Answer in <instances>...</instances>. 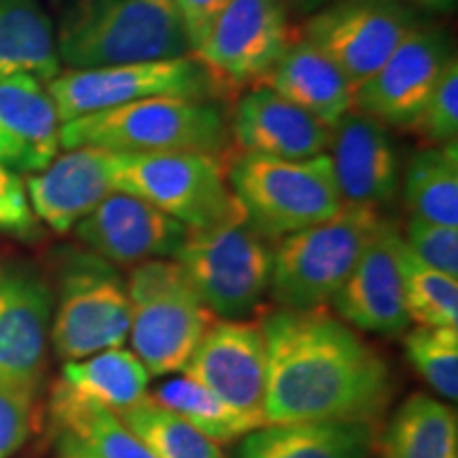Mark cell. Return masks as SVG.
Here are the masks:
<instances>
[{
  "mask_svg": "<svg viewBox=\"0 0 458 458\" xmlns=\"http://www.w3.org/2000/svg\"><path fill=\"white\" fill-rule=\"evenodd\" d=\"M331 164L342 204L391 202L399 187V157L386 125L352 108L331 128Z\"/></svg>",
  "mask_w": 458,
  "mask_h": 458,
  "instance_id": "cell-19",
  "label": "cell"
},
{
  "mask_svg": "<svg viewBox=\"0 0 458 458\" xmlns=\"http://www.w3.org/2000/svg\"><path fill=\"white\" fill-rule=\"evenodd\" d=\"M62 123L148 98L213 100L219 89L193 55L60 72L47 83Z\"/></svg>",
  "mask_w": 458,
  "mask_h": 458,
  "instance_id": "cell-9",
  "label": "cell"
},
{
  "mask_svg": "<svg viewBox=\"0 0 458 458\" xmlns=\"http://www.w3.org/2000/svg\"><path fill=\"white\" fill-rule=\"evenodd\" d=\"M51 293L26 267L0 272V386L37 397L47 363Z\"/></svg>",
  "mask_w": 458,
  "mask_h": 458,
  "instance_id": "cell-16",
  "label": "cell"
},
{
  "mask_svg": "<svg viewBox=\"0 0 458 458\" xmlns=\"http://www.w3.org/2000/svg\"><path fill=\"white\" fill-rule=\"evenodd\" d=\"M229 128L242 153L278 159L323 156L331 140V128L266 85L240 96Z\"/></svg>",
  "mask_w": 458,
  "mask_h": 458,
  "instance_id": "cell-20",
  "label": "cell"
},
{
  "mask_svg": "<svg viewBox=\"0 0 458 458\" xmlns=\"http://www.w3.org/2000/svg\"><path fill=\"white\" fill-rule=\"evenodd\" d=\"M376 437L369 422H283L244 435L236 458H368Z\"/></svg>",
  "mask_w": 458,
  "mask_h": 458,
  "instance_id": "cell-23",
  "label": "cell"
},
{
  "mask_svg": "<svg viewBox=\"0 0 458 458\" xmlns=\"http://www.w3.org/2000/svg\"><path fill=\"white\" fill-rule=\"evenodd\" d=\"M130 342L148 376L179 374L196 352L216 314L176 261L134 266L128 278Z\"/></svg>",
  "mask_w": 458,
  "mask_h": 458,
  "instance_id": "cell-5",
  "label": "cell"
},
{
  "mask_svg": "<svg viewBox=\"0 0 458 458\" xmlns=\"http://www.w3.org/2000/svg\"><path fill=\"white\" fill-rule=\"evenodd\" d=\"M151 399L164 405L165 410L174 411L182 420H187L193 428L213 439L215 444H227L233 439L257 431L261 425L253 418L244 416L242 411L233 410L208 388L189 377H174L164 382L151 393Z\"/></svg>",
  "mask_w": 458,
  "mask_h": 458,
  "instance_id": "cell-29",
  "label": "cell"
},
{
  "mask_svg": "<svg viewBox=\"0 0 458 458\" xmlns=\"http://www.w3.org/2000/svg\"><path fill=\"white\" fill-rule=\"evenodd\" d=\"M403 242L418 261L458 278V227L437 225L411 216Z\"/></svg>",
  "mask_w": 458,
  "mask_h": 458,
  "instance_id": "cell-34",
  "label": "cell"
},
{
  "mask_svg": "<svg viewBox=\"0 0 458 458\" xmlns=\"http://www.w3.org/2000/svg\"><path fill=\"white\" fill-rule=\"evenodd\" d=\"M37 425L34 394L0 386V458L13 456Z\"/></svg>",
  "mask_w": 458,
  "mask_h": 458,
  "instance_id": "cell-35",
  "label": "cell"
},
{
  "mask_svg": "<svg viewBox=\"0 0 458 458\" xmlns=\"http://www.w3.org/2000/svg\"><path fill=\"white\" fill-rule=\"evenodd\" d=\"M57 458H98L68 433H57Z\"/></svg>",
  "mask_w": 458,
  "mask_h": 458,
  "instance_id": "cell-38",
  "label": "cell"
},
{
  "mask_svg": "<svg viewBox=\"0 0 458 458\" xmlns=\"http://www.w3.org/2000/svg\"><path fill=\"white\" fill-rule=\"evenodd\" d=\"M246 219L270 242L335 216L342 198L329 156L278 159L242 153L227 170Z\"/></svg>",
  "mask_w": 458,
  "mask_h": 458,
  "instance_id": "cell-4",
  "label": "cell"
},
{
  "mask_svg": "<svg viewBox=\"0 0 458 458\" xmlns=\"http://www.w3.org/2000/svg\"><path fill=\"white\" fill-rule=\"evenodd\" d=\"M229 157L210 153H114V187L182 225L210 227L244 213L229 187Z\"/></svg>",
  "mask_w": 458,
  "mask_h": 458,
  "instance_id": "cell-8",
  "label": "cell"
},
{
  "mask_svg": "<svg viewBox=\"0 0 458 458\" xmlns=\"http://www.w3.org/2000/svg\"><path fill=\"white\" fill-rule=\"evenodd\" d=\"M293 41L286 0H229L191 55L229 96L259 83Z\"/></svg>",
  "mask_w": 458,
  "mask_h": 458,
  "instance_id": "cell-11",
  "label": "cell"
},
{
  "mask_svg": "<svg viewBox=\"0 0 458 458\" xmlns=\"http://www.w3.org/2000/svg\"><path fill=\"white\" fill-rule=\"evenodd\" d=\"M11 74L45 85L60 74L54 24L38 0H0V77Z\"/></svg>",
  "mask_w": 458,
  "mask_h": 458,
  "instance_id": "cell-25",
  "label": "cell"
},
{
  "mask_svg": "<svg viewBox=\"0 0 458 458\" xmlns=\"http://www.w3.org/2000/svg\"><path fill=\"white\" fill-rule=\"evenodd\" d=\"M128 283L98 255H77L62 272L51 342L60 359L81 360L122 348L130 335Z\"/></svg>",
  "mask_w": 458,
  "mask_h": 458,
  "instance_id": "cell-10",
  "label": "cell"
},
{
  "mask_svg": "<svg viewBox=\"0 0 458 458\" xmlns=\"http://www.w3.org/2000/svg\"><path fill=\"white\" fill-rule=\"evenodd\" d=\"M267 340V425L369 422L393 399L386 359L327 308H278L263 318Z\"/></svg>",
  "mask_w": 458,
  "mask_h": 458,
  "instance_id": "cell-1",
  "label": "cell"
},
{
  "mask_svg": "<svg viewBox=\"0 0 458 458\" xmlns=\"http://www.w3.org/2000/svg\"><path fill=\"white\" fill-rule=\"evenodd\" d=\"M414 3L428 9H450L456 0H414Z\"/></svg>",
  "mask_w": 458,
  "mask_h": 458,
  "instance_id": "cell-39",
  "label": "cell"
},
{
  "mask_svg": "<svg viewBox=\"0 0 458 458\" xmlns=\"http://www.w3.org/2000/svg\"><path fill=\"white\" fill-rule=\"evenodd\" d=\"M0 232L17 240L38 236V219L28 202L26 185L15 172L0 165Z\"/></svg>",
  "mask_w": 458,
  "mask_h": 458,
  "instance_id": "cell-36",
  "label": "cell"
},
{
  "mask_svg": "<svg viewBox=\"0 0 458 458\" xmlns=\"http://www.w3.org/2000/svg\"><path fill=\"white\" fill-rule=\"evenodd\" d=\"M60 128L47 85L28 74L0 77V165L41 172L60 151Z\"/></svg>",
  "mask_w": 458,
  "mask_h": 458,
  "instance_id": "cell-21",
  "label": "cell"
},
{
  "mask_svg": "<svg viewBox=\"0 0 458 458\" xmlns=\"http://www.w3.org/2000/svg\"><path fill=\"white\" fill-rule=\"evenodd\" d=\"M261 83L310 113L327 128H334L354 108L351 81L327 55L301 37L289 45Z\"/></svg>",
  "mask_w": 458,
  "mask_h": 458,
  "instance_id": "cell-22",
  "label": "cell"
},
{
  "mask_svg": "<svg viewBox=\"0 0 458 458\" xmlns=\"http://www.w3.org/2000/svg\"><path fill=\"white\" fill-rule=\"evenodd\" d=\"M117 191L114 153L98 147L68 148L26 182L34 216L66 233Z\"/></svg>",
  "mask_w": 458,
  "mask_h": 458,
  "instance_id": "cell-18",
  "label": "cell"
},
{
  "mask_svg": "<svg viewBox=\"0 0 458 458\" xmlns=\"http://www.w3.org/2000/svg\"><path fill=\"white\" fill-rule=\"evenodd\" d=\"M382 458H458V420L450 403L410 394L376 437Z\"/></svg>",
  "mask_w": 458,
  "mask_h": 458,
  "instance_id": "cell-26",
  "label": "cell"
},
{
  "mask_svg": "<svg viewBox=\"0 0 458 458\" xmlns=\"http://www.w3.org/2000/svg\"><path fill=\"white\" fill-rule=\"evenodd\" d=\"M405 357L428 388L448 403L458 399V327H420L405 335Z\"/></svg>",
  "mask_w": 458,
  "mask_h": 458,
  "instance_id": "cell-32",
  "label": "cell"
},
{
  "mask_svg": "<svg viewBox=\"0 0 458 458\" xmlns=\"http://www.w3.org/2000/svg\"><path fill=\"white\" fill-rule=\"evenodd\" d=\"M403 250L405 242L397 223L377 221L351 276L331 300L344 323L376 335H397L408 329L401 272Z\"/></svg>",
  "mask_w": 458,
  "mask_h": 458,
  "instance_id": "cell-14",
  "label": "cell"
},
{
  "mask_svg": "<svg viewBox=\"0 0 458 458\" xmlns=\"http://www.w3.org/2000/svg\"><path fill=\"white\" fill-rule=\"evenodd\" d=\"M49 416L57 433L72 435L98 458H156L117 414L85 403L55 385L51 388Z\"/></svg>",
  "mask_w": 458,
  "mask_h": 458,
  "instance_id": "cell-27",
  "label": "cell"
},
{
  "mask_svg": "<svg viewBox=\"0 0 458 458\" xmlns=\"http://www.w3.org/2000/svg\"><path fill=\"white\" fill-rule=\"evenodd\" d=\"M380 219L377 208L344 204L331 219L280 238L267 289L274 301L291 310L329 303L351 276Z\"/></svg>",
  "mask_w": 458,
  "mask_h": 458,
  "instance_id": "cell-6",
  "label": "cell"
},
{
  "mask_svg": "<svg viewBox=\"0 0 458 458\" xmlns=\"http://www.w3.org/2000/svg\"><path fill=\"white\" fill-rule=\"evenodd\" d=\"M182 374L261 427L267 425V340L263 323L244 318L215 320Z\"/></svg>",
  "mask_w": 458,
  "mask_h": 458,
  "instance_id": "cell-13",
  "label": "cell"
},
{
  "mask_svg": "<svg viewBox=\"0 0 458 458\" xmlns=\"http://www.w3.org/2000/svg\"><path fill=\"white\" fill-rule=\"evenodd\" d=\"M448 60L444 34L414 26L385 64L354 91V108L382 125L410 130Z\"/></svg>",
  "mask_w": 458,
  "mask_h": 458,
  "instance_id": "cell-15",
  "label": "cell"
},
{
  "mask_svg": "<svg viewBox=\"0 0 458 458\" xmlns=\"http://www.w3.org/2000/svg\"><path fill=\"white\" fill-rule=\"evenodd\" d=\"M117 416L156 458H225L219 444L153 401L151 394Z\"/></svg>",
  "mask_w": 458,
  "mask_h": 458,
  "instance_id": "cell-30",
  "label": "cell"
},
{
  "mask_svg": "<svg viewBox=\"0 0 458 458\" xmlns=\"http://www.w3.org/2000/svg\"><path fill=\"white\" fill-rule=\"evenodd\" d=\"M232 128L208 100L164 96L106 108L62 123L60 147H98L122 156L147 153H210L227 157Z\"/></svg>",
  "mask_w": 458,
  "mask_h": 458,
  "instance_id": "cell-3",
  "label": "cell"
},
{
  "mask_svg": "<svg viewBox=\"0 0 458 458\" xmlns=\"http://www.w3.org/2000/svg\"><path fill=\"white\" fill-rule=\"evenodd\" d=\"M403 301L410 323L420 327H458V280L418 261L408 249L401 259Z\"/></svg>",
  "mask_w": 458,
  "mask_h": 458,
  "instance_id": "cell-31",
  "label": "cell"
},
{
  "mask_svg": "<svg viewBox=\"0 0 458 458\" xmlns=\"http://www.w3.org/2000/svg\"><path fill=\"white\" fill-rule=\"evenodd\" d=\"M148 371L134 352L123 348L98 352L81 360H68L55 386L85 403L122 414L148 394Z\"/></svg>",
  "mask_w": 458,
  "mask_h": 458,
  "instance_id": "cell-24",
  "label": "cell"
},
{
  "mask_svg": "<svg viewBox=\"0 0 458 458\" xmlns=\"http://www.w3.org/2000/svg\"><path fill=\"white\" fill-rule=\"evenodd\" d=\"M174 3L179 7L182 26H185L193 51L229 0H174Z\"/></svg>",
  "mask_w": 458,
  "mask_h": 458,
  "instance_id": "cell-37",
  "label": "cell"
},
{
  "mask_svg": "<svg viewBox=\"0 0 458 458\" xmlns=\"http://www.w3.org/2000/svg\"><path fill=\"white\" fill-rule=\"evenodd\" d=\"M274 244L244 213L210 227H189L174 261L216 317L244 318L270 289Z\"/></svg>",
  "mask_w": 458,
  "mask_h": 458,
  "instance_id": "cell-7",
  "label": "cell"
},
{
  "mask_svg": "<svg viewBox=\"0 0 458 458\" xmlns=\"http://www.w3.org/2000/svg\"><path fill=\"white\" fill-rule=\"evenodd\" d=\"M405 206L414 219L458 227L456 140L418 151L405 172Z\"/></svg>",
  "mask_w": 458,
  "mask_h": 458,
  "instance_id": "cell-28",
  "label": "cell"
},
{
  "mask_svg": "<svg viewBox=\"0 0 458 458\" xmlns=\"http://www.w3.org/2000/svg\"><path fill=\"white\" fill-rule=\"evenodd\" d=\"M187 225L145 199L114 191L74 225L77 238L91 253L117 266L174 257Z\"/></svg>",
  "mask_w": 458,
  "mask_h": 458,
  "instance_id": "cell-17",
  "label": "cell"
},
{
  "mask_svg": "<svg viewBox=\"0 0 458 458\" xmlns=\"http://www.w3.org/2000/svg\"><path fill=\"white\" fill-rule=\"evenodd\" d=\"M71 71L191 55L174 0H74L55 32Z\"/></svg>",
  "mask_w": 458,
  "mask_h": 458,
  "instance_id": "cell-2",
  "label": "cell"
},
{
  "mask_svg": "<svg viewBox=\"0 0 458 458\" xmlns=\"http://www.w3.org/2000/svg\"><path fill=\"white\" fill-rule=\"evenodd\" d=\"M414 28L401 0H342L303 26L301 38L340 68L357 91Z\"/></svg>",
  "mask_w": 458,
  "mask_h": 458,
  "instance_id": "cell-12",
  "label": "cell"
},
{
  "mask_svg": "<svg viewBox=\"0 0 458 458\" xmlns=\"http://www.w3.org/2000/svg\"><path fill=\"white\" fill-rule=\"evenodd\" d=\"M416 136L428 147L448 145L456 140L458 134V64L456 55L452 54L445 62L437 83L428 96L427 105L422 106L416 122L410 125Z\"/></svg>",
  "mask_w": 458,
  "mask_h": 458,
  "instance_id": "cell-33",
  "label": "cell"
}]
</instances>
